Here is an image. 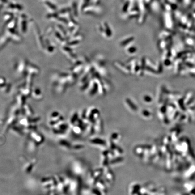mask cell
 Segmentation results:
<instances>
[{
    "instance_id": "obj_2",
    "label": "cell",
    "mask_w": 195,
    "mask_h": 195,
    "mask_svg": "<svg viewBox=\"0 0 195 195\" xmlns=\"http://www.w3.org/2000/svg\"><path fill=\"white\" fill-rule=\"evenodd\" d=\"M136 51V48L135 47H131L128 49V51L130 53H134Z\"/></svg>"
},
{
    "instance_id": "obj_1",
    "label": "cell",
    "mask_w": 195,
    "mask_h": 195,
    "mask_svg": "<svg viewBox=\"0 0 195 195\" xmlns=\"http://www.w3.org/2000/svg\"><path fill=\"white\" fill-rule=\"evenodd\" d=\"M126 102L128 103L129 106L131 108V109H132L133 110H136V106L135 105V104L131 102V101L129 99H126Z\"/></svg>"
},
{
    "instance_id": "obj_3",
    "label": "cell",
    "mask_w": 195,
    "mask_h": 195,
    "mask_svg": "<svg viewBox=\"0 0 195 195\" xmlns=\"http://www.w3.org/2000/svg\"><path fill=\"white\" fill-rule=\"evenodd\" d=\"M144 100L146 102H149L151 100V98L148 96H145V97H144Z\"/></svg>"
}]
</instances>
